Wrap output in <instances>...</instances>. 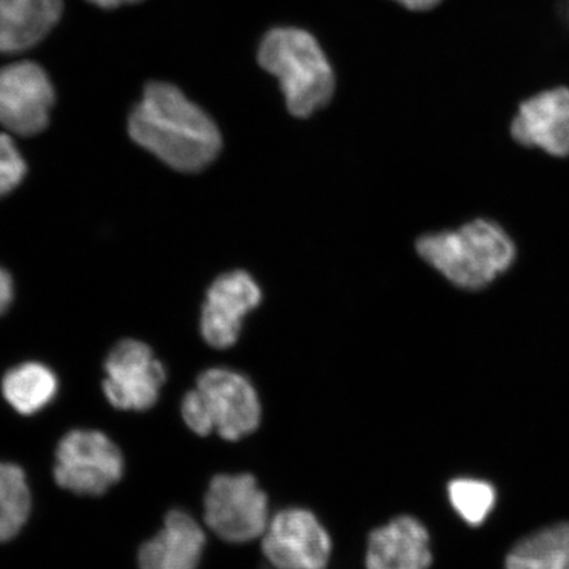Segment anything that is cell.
I'll use <instances>...</instances> for the list:
<instances>
[{
    "label": "cell",
    "instance_id": "1",
    "mask_svg": "<svg viewBox=\"0 0 569 569\" xmlns=\"http://www.w3.org/2000/svg\"><path fill=\"white\" fill-rule=\"evenodd\" d=\"M130 134L139 146L180 172H198L217 158L218 127L180 89L148 83L130 117Z\"/></svg>",
    "mask_w": 569,
    "mask_h": 569
},
{
    "label": "cell",
    "instance_id": "2",
    "mask_svg": "<svg viewBox=\"0 0 569 569\" xmlns=\"http://www.w3.org/2000/svg\"><path fill=\"white\" fill-rule=\"evenodd\" d=\"M418 253L457 287H488L513 266L515 241L490 220L480 219L459 230L427 234L418 240Z\"/></svg>",
    "mask_w": 569,
    "mask_h": 569
},
{
    "label": "cell",
    "instance_id": "3",
    "mask_svg": "<svg viewBox=\"0 0 569 569\" xmlns=\"http://www.w3.org/2000/svg\"><path fill=\"white\" fill-rule=\"evenodd\" d=\"M259 63L279 78L291 116L309 118L330 102L336 78L322 48L309 32L274 28L261 41Z\"/></svg>",
    "mask_w": 569,
    "mask_h": 569
},
{
    "label": "cell",
    "instance_id": "4",
    "mask_svg": "<svg viewBox=\"0 0 569 569\" xmlns=\"http://www.w3.org/2000/svg\"><path fill=\"white\" fill-rule=\"evenodd\" d=\"M183 422L199 437L217 432L226 440H239L258 429L261 405L244 376L224 368L204 371L197 387L181 405Z\"/></svg>",
    "mask_w": 569,
    "mask_h": 569
},
{
    "label": "cell",
    "instance_id": "5",
    "mask_svg": "<svg viewBox=\"0 0 569 569\" xmlns=\"http://www.w3.org/2000/svg\"><path fill=\"white\" fill-rule=\"evenodd\" d=\"M57 486L81 496H101L124 473L118 446L103 432L74 430L60 440L56 450Z\"/></svg>",
    "mask_w": 569,
    "mask_h": 569
},
{
    "label": "cell",
    "instance_id": "6",
    "mask_svg": "<svg viewBox=\"0 0 569 569\" xmlns=\"http://www.w3.org/2000/svg\"><path fill=\"white\" fill-rule=\"evenodd\" d=\"M204 522L220 539L247 543L268 528V497L251 475H219L204 495Z\"/></svg>",
    "mask_w": 569,
    "mask_h": 569
},
{
    "label": "cell",
    "instance_id": "7",
    "mask_svg": "<svg viewBox=\"0 0 569 569\" xmlns=\"http://www.w3.org/2000/svg\"><path fill=\"white\" fill-rule=\"evenodd\" d=\"M103 391L119 410L146 411L159 401L167 371L147 345L127 339L113 348L104 366Z\"/></svg>",
    "mask_w": 569,
    "mask_h": 569
},
{
    "label": "cell",
    "instance_id": "8",
    "mask_svg": "<svg viewBox=\"0 0 569 569\" xmlns=\"http://www.w3.org/2000/svg\"><path fill=\"white\" fill-rule=\"evenodd\" d=\"M262 552L277 569H326L331 539L317 517L305 509H284L268 523Z\"/></svg>",
    "mask_w": 569,
    "mask_h": 569
},
{
    "label": "cell",
    "instance_id": "9",
    "mask_svg": "<svg viewBox=\"0 0 569 569\" xmlns=\"http://www.w3.org/2000/svg\"><path fill=\"white\" fill-rule=\"evenodd\" d=\"M54 103V90L46 70L32 61L0 69V124L20 137L44 130Z\"/></svg>",
    "mask_w": 569,
    "mask_h": 569
},
{
    "label": "cell",
    "instance_id": "10",
    "mask_svg": "<svg viewBox=\"0 0 569 569\" xmlns=\"http://www.w3.org/2000/svg\"><path fill=\"white\" fill-rule=\"evenodd\" d=\"M261 302V290L251 276L238 270L211 284L202 311V337L213 348H230L240 337L243 319Z\"/></svg>",
    "mask_w": 569,
    "mask_h": 569
},
{
    "label": "cell",
    "instance_id": "11",
    "mask_svg": "<svg viewBox=\"0 0 569 569\" xmlns=\"http://www.w3.org/2000/svg\"><path fill=\"white\" fill-rule=\"evenodd\" d=\"M511 137L523 147L565 158L569 154V90L553 89L519 106Z\"/></svg>",
    "mask_w": 569,
    "mask_h": 569
},
{
    "label": "cell",
    "instance_id": "12",
    "mask_svg": "<svg viewBox=\"0 0 569 569\" xmlns=\"http://www.w3.org/2000/svg\"><path fill=\"white\" fill-rule=\"evenodd\" d=\"M430 536L412 517H398L369 537L367 569H429Z\"/></svg>",
    "mask_w": 569,
    "mask_h": 569
},
{
    "label": "cell",
    "instance_id": "13",
    "mask_svg": "<svg viewBox=\"0 0 569 569\" xmlns=\"http://www.w3.org/2000/svg\"><path fill=\"white\" fill-rule=\"evenodd\" d=\"M206 536L196 519L182 510L166 517L162 529L141 546L140 569H198Z\"/></svg>",
    "mask_w": 569,
    "mask_h": 569
},
{
    "label": "cell",
    "instance_id": "14",
    "mask_svg": "<svg viewBox=\"0 0 569 569\" xmlns=\"http://www.w3.org/2000/svg\"><path fill=\"white\" fill-rule=\"evenodd\" d=\"M62 0H0V53L39 44L59 23Z\"/></svg>",
    "mask_w": 569,
    "mask_h": 569
},
{
    "label": "cell",
    "instance_id": "15",
    "mask_svg": "<svg viewBox=\"0 0 569 569\" xmlns=\"http://www.w3.org/2000/svg\"><path fill=\"white\" fill-rule=\"evenodd\" d=\"M59 391L52 369L40 362H24L6 373L2 393L7 403L21 416H33L46 409Z\"/></svg>",
    "mask_w": 569,
    "mask_h": 569
},
{
    "label": "cell",
    "instance_id": "16",
    "mask_svg": "<svg viewBox=\"0 0 569 569\" xmlns=\"http://www.w3.org/2000/svg\"><path fill=\"white\" fill-rule=\"evenodd\" d=\"M507 569H569V523L523 539L509 553Z\"/></svg>",
    "mask_w": 569,
    "mask_h": 569
},
{
    "label": "cell",
    "instance_id": "17",
    "mask_svg": "<svg viewBox=\"0 0 569 569\" xmlns=\"http://www.w3.org/2000/svg\"><path fill=\"white\" fill-rule=\"evenodd\" d=\"M31 508V490L23 469L12 462H0V542L18 536Z\"/></svg>",
    "mask_w": 569,
    "mask_h": 569
},
{
    "label": "cell",
    "instance_id": "18",
    "mask_svg": "<svg viewBox=\"0 0 569 569\" xmlns=\"http://www.w3.org/2000/svg\"><path fill=\"white\" fill-rule=\"evenodd\" d=\"M448 497L453 509L467 523L478 526L486 521L495 508L496 490L486 481L458 479L448 486Z\"/></svg>",
    "mask_w": 569,
    "mask_h": 569
},
{
    "label": "cell",
    "instance_id": "19",
    "mask_svg": "<svg viewBox=\"0 0 569 569\" xmlns=\"http://www.w3.org/2000/svg\"><path fill=\"white\" fill-rule=\"evenodd\" d=\"M27 167L16 142L0 133V197L11 193L23 181Z\"/></svg>",
    "mask_w": 569,
    "mask_h": 569
},
{
    "label": "cell",
    "instance_id": "20",
    "mask_svg": "<svg viewBox=\"0 0 569 569\" xmlns=\"http://www.w3.org/2000/svg\"><path fill=\"white\" fill-rule=\"evenodd\" d=\"M13 296L12 280L4 269L0 268V316L9 309Z\"/></svg>",
    "mask_w": 569,
    "mask_h": 569
},
{
    "label": "cell",
    "instance_id": "21",
    "mask_svg": "<svg viewBox=\"0 0 569 569\" xmlns=\"http://www.w3.org/2000/svg\"><path fill=\"white\" fill-rule=\"evenodd\" d=\"M411 11H427L439 4L440 0H396Z\"/></svg>",
    "mask_w": 569,
    "mask_h": 569
},
{
    "label": "cell",
    "instance_id": "22",
    "mask_svg": "<svg viewBox=\"0 0 569 569\" xmlns=\"http://www.w3.org/2000/svg\"><path fill=\"white\" fill-rule=\"evenodd\" d=\"M89 2L101 7V9H116V7L128 3H139L142 2V0H89Z\"/></svg>",
    "mask_w": 569,
    "mask_h": 569
}]
</instances>
